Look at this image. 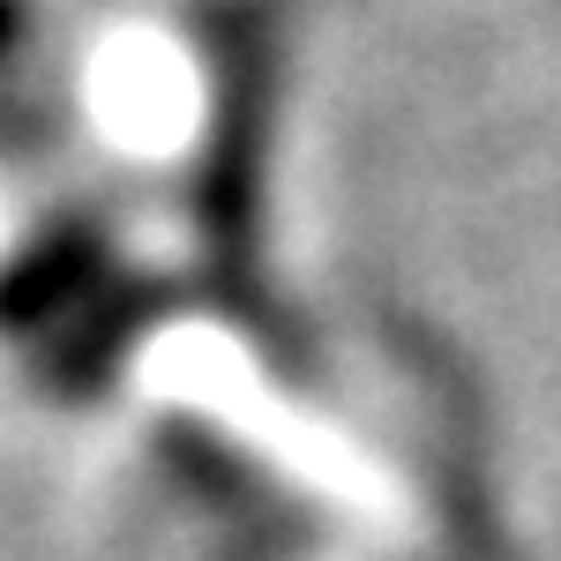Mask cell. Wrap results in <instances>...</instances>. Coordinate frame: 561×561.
Listing matches in <instances>:
<instances>
[]
</instances>
